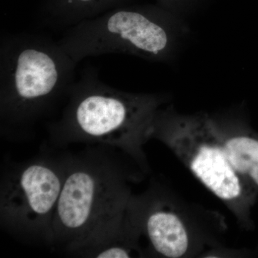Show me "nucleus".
<instances>
[{
	"instance_id": "20e7f679",
	"label": "nucleus",
	"mask_w": 258,
	"mask_h": 258,
	"mask_svg": "<svg viewBox=\"0 0 258 258\" xmlns=\"http://www.w3.org/2000/svg\"><path fill=\"white\" fill-rule=\"evenodd\" d=\"M152 137L170 148L194 176L243 221L253 189L232 165L219 123L204 113L175 115L161 109Z\"/></svg>"
},
{
	"instance_id": "0eeeda50",
	"label": "nucleus",
	"mask_w": 258,
	"mask_h": 258,
	"mask_svg": "<svg viewBox=\"0 0 258 258\" xmlns=\"http://www.w3.org/2000/svg\"><path fill=\"white\" fill-rule=\"evenodd\" d=\"M145 230L153 248L164 257H181L189 249L186 226L171 210L160 208L151 212L146 220Z\"/></svg>"
},
{
	"instance_id": "f03ea898",
	"label": "nucleus",
	"mask_w": 258,
	"mask_h": 258,
	"mask_svg": "<svg viewBox=\"0 0 258 258\" xmlns=\"http://www.w3.org/2000/svg\"><path fill=\"white\" fill-rule=\"evenodd\" d=\"M58 120L49 131L54 140L111 145L134 156L152 138L164 99L148 93L120 91L103 83L93 68L83 70Z\"/></svg>"
},
{
	"instance_id": "423d86ee",
	"label": "nucleus",
	"mask_w": 258,
	"mask_h": 258,
	"mask_svg": "<svg viewBox=\"0 0 258 258\" xmlns=\"http://www.w3.org/2000/svg\"><path fill=\"white\" fill-rule=\"evenodd\" d=\"M64 164L38 160L18 166L2 181L1 222L25 240L52 244V222L62 190Z\"/></svg>"
},
{
	"instance_id": "1a4fd4ad",
	"label": "nucleus",
	"mask_w": 258,
	"mask_h": 258,
	"mask_svg": "<svg viewBox=\"0 0 258 258\" xmlns=\"http://www.w3.org/2000/svg\"><path fill=\"white\" fill-rule=\"evenodd\" d=\"M220 127L232 165L252 189H258V138L235 129Z\"/></svg>"
},
{
	"instance_id": "39448f33",
	"label": "nucleus",
	"mask_w": 258,
	"mask_h": 258,
	"mask_svg": "<svg viewBox=\"0 0 258 258\" xmlns=\"http://www.w3.org/2000/svg\"><path fill=\"white\" fill-rule=\"evenodd\" d=\"M58 42L77 64L106 54L159 61L170 55L174 35L157 10L122 5L68 28Z\"/></svg>"
},
{
	"instance_id": "f257e3e1",
	"label": "nucleus",
	"mask_w": 258,
	"mask_h": 258,
	"mask_svg": "<svg viewBox=\"0 0 258 258\" xmlns=\"http://www.w3.org/2000/svg\"><path fill=\"white\" fill-rule=\"evenodd\" d=\"M77 63L50 37L31 32L2 36L0 123L21 137L64 98L76 81Z\"/></svg>"
},
{
	"instance_id": "6e6552de",
	"label": "nucleus",
	"mask_w": 258,
	"mask_h": 258,
	"mask_svg": "<svg viewBox=\"0 0 258 258\" xmlns=\"http://www.w3.org/2000/svg\"><path fill=\"white\" fill-rule=\"evenodd\" d=\"M125 0H41L39 17L54 28L74 26L124 4Z\"/></svg>"
},
{
	"instance_id": "7ed1b4c3",
	"label": "nucleus",
	"mask_w": 258,
	"mask_h": 258,
	"mask_svg": "<svg viewBox=\"0 0 258 258\" xmlns=\"http://www.w3.org/2000/svg\"><path fill=\"white\" fill-rule=\"evenodd\" d=\"M129 200L125 180L113 161L92 155L64 164L51 244L83 252L119 238Z\"/></svg>"
}]
</instances>
